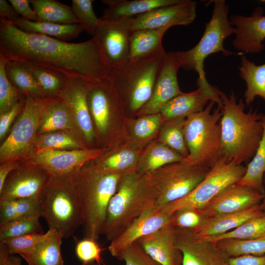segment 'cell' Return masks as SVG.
<instances>
[{
	"mask_svg": "<svg viewBox=\"0 0 265 265\" xmlns=\"http://www.w3.org/2000/svg\"><path fill=\"white\" fill-rule=\"evenodd\" d=\"M239 75L246 83L244 94L246 106H249L257 97L265 102V63L257 65L245 55L241 58Z\"/></svg>",
	"mask_w": 265,
	"mask_h": 265,
	"instance_id": "f546056e",
	"label": "cell"
},
{
	"mask_svg": "<svg viewBox=\"0 0 265 265\" xmlns=\"http://www.w3.org/2000/svg\"><path fill=\"white\" fill-rule=\"evenodd\" d=\"M88 265H95V264H94V263H93L89 264Z\"/></svg>",
	"mask_w": 265,
	"mask_h": 265,
	"instance_id": "91938a15",
	"label": "cell"
},
{
	"mask_svg": "<svg viewBox=\"0 0 265 265\" xmlns=\"http://www.w3.org/2000/svg\"><path fill=\"white\" fill-rule=\"evenodd\" d=\"M19 166L16 160L2 162L0 166V192L9 174Z\"/></svg>",
	"mask_w": 265,
	"mask_h": 265,
	"instance_id": "6f0895ef",
	"label": "cell"
},
{
	"mask_svg": "<svg viewBox=\"0 0 265 265\" xmlns=\"http://www.w3.org/2000/svg\"><path fill=\"white\" fill-rule=\"evenodd\" d=\"M139 156L134 150L123 148L94 164L104 171L125 173L136 170Z\"/></svg>",
	"mask_w": 265,
	"mask_h": 265,
	"instance_id": "ab89813d",
	"label": "cell"
},
{
	"mask_svg": "<svg viewBox=\"0 0 265 265\" xmlns=\"http://www.w3.org/2000/svg\"><path fill=\"white\" fill-rule=\"evenodd\" d=\"M168 27L133 31L130 37L129 60L149 56L164 50L162 39Z\"/></svg>",
	"mask_w": 265,
	"mask_h": 265,
	"instance_id": "f1b7e54d",
	"label": "cell"
},
{
	"mask_svg": "<svg viewBox=\"0 0 265 265\" xmlns=\"http://www.w3.org/2000/svg\"><path fill=\"white\" fill-rule=\"evenodd\" d=\"M93 2L92 0H72L71 7L78 24L93 36L101 19L97 17L94 11Z\"/></svg>",
	"mask_w": 265,
	"mask_h": 265,
	"instance_id": "ee69618b",
	"label": "cell"
},
{
	"mask_svg": "<svg viewBox=\"0 0 265 265\" xmlns=\"http://www.w3.org/2000/svg\"><path fill=\"white\" fill-rule=\"evenodd\" d=\"M186 118H179L163 122L160 127L158 141L181 155L185 159L188 156L184 126Z\"/></svg>",
	"mask_w": 265,
	"mask_h": 265,
	"instance_id": "f35d334b",
	"label": "cell"
},
{
	"mask_svg": "<svg viewBox=\"0 0 265 265\" xmlns=\"http://www.w3.org/2000/svg\"><path fill=\"white\" fill-rule=\"evenodd\" d=\"M196 7V1L181 0L174 4L155 8L132 17V30L188 25L195 19Z\"/></svg>",
	"mask_w": 265,
	"mask_h": 265,
	"instance_id": "e0dca14e",
	"label": "cell"
},
{
	"mask_svg": "<svg viewBox=\"0 0 265 265\" xmlns=\"http://www.w3.org/2000/svg\"><path fill=\"white\" fill-rule=\"evenodd\" d=\"M39 218L25 217L0 224V242L28 234L43 233Z\"/></svg>",
	"mask_w": 265,
	"mask_h": 265,
	"instance_id": "b9f144b4",
	"label": "cell"
},
{
	"mask_svg": "<svg viewBox=\"0 0 265 265\" xmlns=\"http://www.w3.org/2000/svg\"><path fill=\"white\" fill-rule=\"evenodd\" d=\"M87 102L92 119L101 134L107 132L110 120L122 114L125 109L114 88L108 79L91 83Z\"/></svg>",
	"mask_w": 265,
	"mask_h": 265,
	"instance_id": "2e32d148",
	"label": "cell"
},
{
	"mask_svg": "<svg viewBox=\"0 0 265 265\" xmlns=\"http://www.w3.org/2000/svg\"><path fill=\"white\" fill-rule=\"evenodd\" d=\"M206 218L193 209H183L172 213L170 224L175 228L195 229L200 226Z\"/></svg>",
	"mask_w": 265,
	"mask_h": 265,
	"instance_id": "681fc988",
	"label": "cell"
},
{
	"mask_svg": "<svg viewBox=\"0 0 265 265\" xmlns=\"http://www.w3.org/2000/svg\"><path fill=\"white\" fill-rule=\"evenodd\" d=\"M63 238L61 234L52 230L48 238L38 244L29 253L21 256L28 265H64L61 252Z\"/></svg>",
	"mask_w": 265,
	"mask_h": 265,
	"instance_id": "1f68e13d",
	"label": "cell"
},
{
	"mask_svg": "<svg viewBox=\"0 0 265 265\" xmlns=\"http://www.w3.org/2000/svg\"><path fill=\"white\" fill-rule=\"evenodd\" d=\"M222 102L221 125V156L242 164L253 158L262 139L263 114L251 108L245 111L243 100H238L231 91L220 93Z\"/></svg>",
	"mask_w": 265,
	"mask_h": 265,
	"instance_id": "7a4b0ae2",
	"label": "cell"
},
{
	"mask_svg": "<svg viewBox=\"0 0 265 265\" xmlns=\"http://www.w3.org/2000/svg\"><path fill=\"white\" fill-rule=\"evenodd\" d=\"M215 102L210 101L201 112L186 118L184 136L188 151L186 158L194 163L210 169L221 156V108L212 110Z\"/></svg>",
	"mask_w": 265,
	"mask_h": 265,
	"instance_id": "52a82bcc",
	"label": "cell"
},
{
	"mask_svg": "<svg viewBox=\"0 0 265 265\" xmlns=\"http://www.w3.org/2000/svg\"><path fill=\"white\" fill-rule=\"evenodd\" d=\"M215 243L229 258L243 255H265V234L251 240L223 239Z\"/></svg>",
	"mask_w": 265,
	"mask_h": 265,
	"instance_id": "60d3db41",
	"label": "cell"
},
{
	"mask_svg": "<svg viewBox=\"0 0 265 265\" xmlns=\"http://www.w3.org/2000/svg\"><path fill=\"white\" fill-rule=\"evenodd\" d=\"M30 2L37 21L60 24H78L71 6L54 0H30Z\"/></svg>",
	"mask_w": 265,
	"mask_h": 265,
	"instance_id": "836d02e7",
	"label": "cell"
},
{
	"mask_svg": "<svg viewBox=\"0 0 265 265\" xmlns=\"http://www.w3.org/2000/svg\"><path fill=\"white\" fill-rule=\"evenodd\" d=\"M40 117L36 99L26 97L18 118L0 147L1 163L30 155L34 149Z\"/></svg>",
	"mask_w": 265,
	"mask_h": 265,
	"instance_id": "8fae6325",
	"label": "cell"
},
{
	"mask_svg": "<svg viewBox=\"0 0 265 265\" xmlns=\"http://www.w3.org/2000/svg\"><path fill=\"white\" fill-rule=\"evenodd\" d=\"M91 82L80 78H68L58 95L67 106L74 124L85 138L93 141L94 131L90 113L87 94Z\"/></svg>",
	"mask_w": 265,
	"mask_h": 265,
	"instance_id": "ffe728a7",
	"label": "cell"
},
{
	"mask_svg": "<svg viewBox=\"0 0 265 265\" xmlns=\"http://www.w3.org/2000/svg\"><path fill=\"white\" fill-rule=\"evenodd\" d=\"M265 234V214L250 219L236 228L220 235L202 238L194 237L200 240L215 243L223 239L251 240L258 238Z\"/></svg>",
	"mask_w": 265,
	"mask_h": 265,
	"instance_id": "74e56055",
	"label": "cell"
},
{
	"mask_svg": "<svg viewBox=\"0 0 265 265\" xmlns=\"http://www.w3.org/2000/svg\"><path fill=\"white\" fill-rule=\"evenodd\" d=\"M24 101H19L8 111L0 116V139H2L7 132L11 124L17 115L22 111Z\"/></svg>",
	"mask_w": 265,
	"mask_h": 265,
	"instance_id": "816d5d0a",
	"label": "cell"
},
{
	"mask_svg": "<svg viewBox=\"0 0 265 265\" xmlns=\"http://www.w3.org/2000/svg\"><path fill=\"white\" fill-rule=\"evenodd\" d=\"M103 151L101 149L41 150L30 155L27 164L39 168L51 176H61L81 168Z\"/></svg>",
	"mask_w": 265,
	"mask_h": 265,
	"instance_id": "7c38bea8",
	"label": "cell"
},
{
	"mask_svg": "<svg viewBox=\"0 0 265 265\" xmlns=\"http://www.w3.org/2000/svg\"><path fill=\"white\" fill-rule=\"evenodd\" d=\"M264 196L251 187L236 183L224 189L198 211L206 218L238 212L260 204Z\"/></svg>",
	"mask_w": 265,
	"mask_h": 265,
	"instance_id": "ac0fdd59",
	"label": "cell"
},
{
	"mask_svg": "<svg viewBox=\"0 0 265 265\" xmlns=\"http://www.w3.org/2000/svg\"><path fill=\"white\" fill-rule=\"evenodd\" d=\"M184 159L179 153L157 141L150 145L139 156L136 171L140 174H148Z\"/></svg>",
	"mask_w": 265,
	"mask_h": 265,
	"instance_id": "4dcf8cb0",
	"label": "cell"
},
{
	"mask_svg": "<svg viewBox=\"0 0 265 265\" xmlns=\"http://www.w3.org/2000/svg\"><path fill=\"white\" fill-rule=\"evenodd\" d=\"M0 17L4 18L13 23L20 16L9 2L5 0H0Z\"/></svg>",
	"mask_w": 265,
	"mask_h": 265,
	"instance_id": "9f6ffc18",
	"label": "cell"
},
{
	"mask_svg": "<svg viewBox=\"0 0 265 265\" xmlns=\"http://www.w3.org/2000/svg\"><path fill=\"white\" fill-rule=\"evenodd\" d=\"M102 250L97 240L87 238L78 241L75 247L76 255L82 263V265H88L94 262L101 265Z\"/></svg>",
	"mask_w": 265,
	"mask_h": 265,
	"instance_id": "c3c4849f",
	"label": "cell"
},
{
	"mask_svg": "<svg viewBox=\"0 0 265 265\" xmlns=\"http://www.w3.org/2000/svg\"><path fill=\"white\" fill-rule=\"evenodd\" d=\"M20 62L31 73L47 98L58 96L69 77L61 73L30 62Z\"/></svg>",
	"mask_w": 265,
	"mask_h": 265,
	"instance_id": "d590c367",
	"label": "cell"
},
{
	"mask_svg": "<svg viewBox=\"0 0 265 265\" xmlns=\"http://www.w3.org/2000/svg\"><path fill=\"white\" fill-rule=\"evenodd\" d=\"M73 136L64 132H53L37 134L34 145L35 151L47 150L84 149Z\"/></svg>",
	"mask_w": 265,
	"mask_h": 265,
	"instance_id": "7bdbcfd3",
	"label": "cell"
},
{
	"mask_svg": "<svg viewBox=\"0 0 265 265\" xmlns=\"http://www.w3.org/2000/svg\"><path fill=\"white\" fill-rule=\"evenodd\" d=\"M6 60L0 57V113L10 109L20 101V93L8 79L5 71Z\"/></svg>",
	"mask_w": 265,
	"mask_h": 265,
	"instance_id": "f6af8a7d",
	"label": "cell"
},
{
	"mask_svg": "<svg viewBox=\"0 0 265 265\" xmlns=\"http://www.w3.org/2000/svg\"><path fill=\"white\" fill-rule=\"evenodd\" d=\"M212 2L211 18L198 43L189 50L179 52L182 67L197 73L199 78H206L204 61L209 55L219 52L225 56L233 54L224 47V41L236 32L228 18L229 6L224 0H214Z\"/></svg>",
	"mask_w": 265,
	"mask_h": 265,
	"instance_id": "ba28073f",
	"label": "cell"
},
{
	"mask_svg": "<svg viewBox=\"0 0 265 265\" xmlns=\"http://www.w3.org/2000/svg\"><path fill=\"white\" fill-rule=\"evenodd\" d=\"M182 67L179 52L165 53L155 83L152 96L137 114L140 116L159 113L163 106L183 93L179 86L177 73Z\"/></svg>",
	"mask_w": 265,
	"mask_h": 265,
	"instance_id": "5bb4252c",
	"label": "cell"
},
{
	"mask_svg": "<svg viewBox=\"0 0 265 265\" xmlns=\"http://www.w3.org/2000/svg\"><path fill=\"white\" fill-rule=\"evenodd\" d=\"M132 18L101 19L94 35L101 43L112 68L129 60Z\"/></svg>",
	"mask_w": 265,
	"mask_h": 265,
	"instance_id": "4fadbf2b",
	"label": "cell"
},
{
	"mask_svg": "<svg viewBox=\"0 0 265 265\" xmlns=\"http://www.w3.org/2000/svg\"><path fill=\"white\" fill-rule=\"evenodd\" d=\"M164 121L160 113L142 116L132 126V133L136 138L144 140L153 135Z\"/></svg>",
	"mask_w": 265,
	"mask_h": 265,
	"instance_id": "7dc6e473",
	"label": "cell"
},
{
	"mask_svg": "<svg viewBox=\"0 0 265 265\" xmlns=\"http://www.w3.org/2000/svg\"><path fill=\"white\" fill-rule=\"evenodd\" d=\"M36 100L41 112L37 134L74 129L75 124L70 110L59 97Z\"/></svg>",
	"mask_w": 265,
	"mask_h": 265,
	"instance_id": "d4e9b609",
	"label": "cell"
},
{
	"mask_svg": "<svg viewBox=\"0 0 265 265\" xmlns=\"http://www.w3.org/2000/svg\"><path fill=\"white\" fill-rule=\"evenodd\" d=\"M29 217H41L39 198L0 201V224Z\"/></svg>",
	"mask_w": 265,
	"mask_h": 265,
	"instance_id": "8d00e7d4",
	"label": "cell"
},
{
	"mask_svg": "<svg viewBox=\"0 0 265 265\" xmlns=\"http://www.w3.org/2000/svg\"><path fill=\"white\" fill-rule=\"evenodd\" d=\"M229 19L236 30L232 44L237 50L256 54L265 49V15L262 7H256L249 16L234 14Z\"/></svg>",
	"mask_w": 265,
	"mask_h": 265,
	"instance_id": "d6986e66",
	"label": "cell"
},
{
	"mask_svg": "<svg viewBox=\"0 0 265 265\" xmlns=\"http://www.w3.org/2000/svg\"><path fill=\"white\" fill-rule=\"evenodd\" d=\"M264 183L265 185V193H264V198L260 204L262 206L263 209L264 210V211H265V174L264 177Z\"/></svg>",
	"mask_w": 265,
	"mask_h": 265,
	"instance_id": "680465c9",
	"label": "cell"
},
{
	"mask_svg": "<svg viewBox=\"0 0 265 265\" xmlns=\"http://www.w3.org/2000/svg\"><path fill=\"white\" fill-rule=\"evenodd\" d=\"M182 265H229V257L214 242L195 238L189 229L176 228Z\"/></svg>",
	"mask_w": 265,
	"mask_h": 265,
	"instance_id": "7402d4cb",
	"label": "cell"
},
{
	"mask_svg": "<svg viewBox=\"0 0 265 265\" xmlns=\"http://www.w3.org/2000/svg\"><path fill=\"white\" fill-rule=\"evenodd\" d=\"M0 265H23L20 258L11 254L8 247L0 242Z\"/></svg>",
	"mask_w": 265,
	"mask_h": 265,
	"instance_id": "11a10c76",
	"label": "cell"
},
{
	"mask_svg": "<svg viewBox=\"0 0 265 265\" xmlns=\"http://www.w3.org/2000/svg\"><path fill=\"white\" fill-rule=\"evenodd\" d=\"M5 71L10 81L20 94L35 99L47 98L32 75L21 62L6 60Z\"/></svg>",
	"mask_w": 265,
	"mask_h": 265,
	"instance_id": "d6a6232c",
	"label": "cell"
},
{
	"mask_svg": "<svg viewBox=\"0 0 265 265\" xmlns=\"http://www.w3.org/2000/svg\"><path fill=\"white\" fill-rule=\"evenodd\" d=\"M181 0H103L107 5L101 17L104 20L131 18L155 8L177 3Z\"/></svg>",
	"mask_w": 265,
	"mask_h": 265,
	"instance_id": "4316f807",
	"label": "cell"
},
{
	"mask_svg": "<svg viewBox=\"0 0 265 265\" xmlns=\"http://www.w3.org/2000/svg\"><path fill=\"white\" fill-rule=\"evenodd\" d=\"M124 173L104 171L95 164L70 174L80 204L84 238L98 240L109 201Z\"/></svg>",
	"mask_w": 265,
	"mask_h": 265,
	"instance_id": "3957f363",
	"label": "cell"
},
{
	"mask_svg": "<svg viewBox=\"0 0 265 265\" xmlns=\"http://www.w3.org/2000/svg\"><path fill=\"white\" fill-rule=\"evenodd\" d=\"M160 265H182L183 255L176 247V228L165 225L136 241Z\"/></svg>",
	"mask_w": 265,
	"mask_h": 265,
	"instance_id": "cb8c5ba5",
	"label": "cell"
},
{
	"mask_svg": "<svg viewBox=\"0 0 265 265\" xmlns=\"http://www.w3.org/2000/svg\"><path fill=\"white\" fill-rule=\"evenodd\" d=\"M172 215L156 208L154 204L149 206L124 232L110 242L108 247L110 253L117 258L123 249L141 238L170 223Z\"/></svg>",
	"mask_w": 265,
	"mask_h": 265,
	"instance_id": "603a6c76",
	"label": "cell"
},
{
	"mask_svg": "<svg viewBox=\"0 0 265 265\" xmlns=\"http://www.w3.org/2000/svg\"><path fill=\"white\" fill-rule=\"evenodd\" d=\"M264 132L256 153L246 166V172L238 184L251 187L265 193L264 177L265 174V114L262 118Z\"/></svg>",
	"mask_w": 265,
	"mask_h": 265,
	"instance_id": "e575fe53",
	"label": "cell"
},
{
	"mask_svg": "<svg viewBox=\"0 0 265 265\" xmlns=\"http://www.w3.org/2000/svg\"><path fill=\"white\" fill-rule=\"evenodd\" d=\"M0 57L5 60L30 62L91 83L108 79L112 68L95 36L86 41L70 43L23 31L2 17H0Z\"/></svg>",
	"mask_w": 265,
	"mask_h": 265,
	"instance_id": "6da1fadb",
	"label": "cell"
},
{
	"mask_svg": "<svg viewBox=\"0 0 265 265\" xmlns=\"http://www.w3.org/2000/svg\"><path fill=\"white\" fill-rule=\"evenodd\" d=\"M117 258L125 265H160L150 257L137 241L123 249Z\"/></svg>",
	"mask_w": 265,
	"mask_h": 265,
	"instance_id": "f907efd6",
	"label": "cell"
},
{
	"mask_svg": "<svg viewBox=\"0 0 265 265\" xmlns=\"http://www.w3.org/2000/svg\"><path fill=\"white\" fill-rule=\"evenodd\" d=\"M246 171L242 164L221 157L190 193L159 209L171 214L183 209L201 210L224 189L239 182Z\"/></svg>",
	"mask_w": 265,
	"mask_h": 265,
	"instance_id": "30bf717a",
	"label": "cell"
},
{
	"mask_svg": "<svg viewBox=\"0 0 265 265\" xmlns=\"http://www.w3.org/2000/svg\"><path fill=\"white\" fill-rule=\"evenodd\" d=\"M198 88L191 92L182 93L166 103L160 113L164 121L187 116L202 111L206 105L212 101L222 108L221 91L211 84L206 78H199Z\"/></svg>",
	"mask_w": 265,
	"mask_h": 265,
	"instance_id": "9a60e30c",
	"label": "cell"
},
{
	"mask_svg": "<svg viewBox=\"0 0 265 265\" xmlns=\"http://www.w3.org/2000/svg\"><path fill=\"white\" fill-rule=\"evenodd\" d=\"M210 169L184 159L146 174L157 191L155 207L160 208L188 195L203 181Z\"/></svg>",
	"mask_w": 265,
	"mask_h": 265,
	"instance_id": "9c48e42d",
	"label": "cell"
},
{
	"mask_svg": "<svg viewBox=\"0 0 265 265\" xmlns=\"http://www.w3.org/2000/svg\"><path fill=\"white\" fill-rule=\"evenodd\" d=\"M13 24L23 31L45 35L66 42L76 38L85 31L83 27L78 24H60L31 21L21 17Z\"/></svg>",
	"mask_w": 265,
	"mask_h": 265,
	"instance_id": "83f0119b",
	"label": "cell"
},
{
	"mask_svg": "<svg viewBox=\"0 0 265 265\" xmlns=\"http://www.w3.org/2000/svg\"><path fill=\"white\" fill-rule=\"evenodd\" d=\"M228 262L229 265H265V255H243L230 257Z\"/></svg>",
	"mask_w": 265,
	"mask_h": 265,
	"instance_id": "db71d44e",
	"label": "cell"
},
{
	"mask_svg": "<svg viewBox=\"0 0 265 265\" xmlns=\"http://www.w3.org/2000/svg\"><path fill=\"white\" fill-rule=\"evenodd\" d=\"M265 214V211L259 204L238 212L206 218L198 228L189 230L197 238L218 236L236 228L250 219Z\"/></svg>",
	"mask_w": 265,
	"mask_h": 265,
	"instance_id": "484cf974",
	"label": "cell"
},
{
	"mask_svg": "<svg viewBox=\"0 0 265 265\" xmlns=\"http://www.w3.org/2000/svg\"><path fill=\"white\" fill-rule=\"evenodd\" d=\"M164 50L129 60L111 68L108 80L117 92L125 110L137 113L150 99L165 53Z\"/></svg>",
	"mask_w": 265,
	"mask_h": 265,
	"instance_id": "5b68a950",
	"label": "cell"
},
{
	"mask_svg": "<svg viewBox=\"0 0 265 265\" xmlns=\"http://www.w3.org/2000/svg\"><path fill=\"white\" fill-rule=\"evenodd\" d=\"M8 1L21 18L31 21H38L30 0H9Z\"/></svg>",
	"mask_w": 265,
	"mask_h": 265,
	"instance_id": "f5cc1de1",
	"label": "cell"
},
{
	"mask_svg": "<svg viewBox=\"0 0 265 265\" xmlns=\"http://www.w3.org/2000/svg\"><path fill=\"white\" fill-rule=\"evenodd\" d=\"M52 233V230L49 229L46 233L28 234L0 242L6 245L11 254L21 256L29 253L38 244L48 238Z\"/></svg>",
	"mask_w": 265,
	"mask_h": 265,
	"instance_id": "bcb514c9",
	"label": "cell"
},
{
	"mask_svg": "<svg viewBox=\"0 0 265 265\" xmlns=\"http://www.w3.org/2000/svg\"><path fill=\"white\" fill-rule=\"evenodd\" d=\"M147 174L136 170L124 173L111 198L102 235L110 242L124 232L157 198Z\"/></svg>",
	"mask_w": 265,
	"mask_h": 265,
	"instance_id": "277c9868",
	"label": "cell"
},
{
	"mask_svg": "<svg viewBox=\"0 0 265 265\" xmlns=\"http://www.w3.org/2000/svg\"><path fill=\"white\" fill-rule=\"evenodd\" d=\"M50 177L46 172L34 166H19L6 179L0 192V201L39 198Z\"/></svg>",
	"mask_w": 265,
	"mask_h": 265,
	"instance_id": "44dd1931",
	"label": "cell"
},
{
	"mask_svg": "<svg viewBox=\"0 0 265 265\" xmlns=\"http://www.w3.org/2000/svg\"><path fill=\"white\" fill-rule=\"evenodd\" d=\"M41 217L49 229L64 238L73 236L82 225L80 202L69 174L51 176L39 197Z\"/></svg>",
	"mask_w": 265,
	"mask_h": 265,
	"instance_id": "8992f818",
	"label": "cell"
}]
</instances>
